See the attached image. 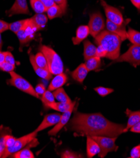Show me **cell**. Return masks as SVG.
Masks as SVG:
<instances>
[{
	"label": "cell",
	"mask_w": 140,
	"mask_h": 158,
	"mask_svg": "<svg viewBox=\"0 0 140 158\" xmlns=\"http://www.w3.org/2000/svg\"><path fill=\"white\" fill-rule=\"evenodd\" d=\"M90 34V29L88 25L80 26L76 30V36L72 39L74 45H78Z\"/></svg>",
	"instance_id": "obj_16"
},
{
	"label": "cell",
	"mask_w": 140,
	"mask_h": 158,
	"mask_svg": "<svg viewBox=\"0 0 140 158\" xmlns=\"http://www.w3.org/2000/svg\"><path fill=\"white\" fill-rule=\"evenodd\" d=\"M4 54H5V62H7L10 63V64L15 66V62H16V61H15L13 54L10 52H8V51L4 52Z\"/></svg>",
	"instance_id": "obj_37"
},
{
	"label": "cell",
	"mask_w": 140,
	"mask_h": 158,
	"mask_svg": "<svg viewBox=\"0 0 140 158\" xmlns=\"http://www.w3.org/2000/svg\"><path fill=\"white\" fill-rule=\"evenodd\" d=\"M40 99L43 105L46 108L49 104L55 102V98L54 97L53 93L49 90H46L41 96Z\"/></svg>",
	"instance_id": "obj_31"
},
{
	"label": "cell",
	"mask_w": 140,
	"mask_h": 158,
	"mask_svg": "<svg viewBox=\"0 0 140 158\" xmlns=\"http://www.w3.org/2000/svg\"><path fill=\"white\" fill-rule=\"evenodd\" d=\"M5 60V54L4 52L2 51V49H0V64H2L3 62H4Z\"/></svg>",
	"instance_id": "obj_46"
},
{
	"label": "cell",
	"mask_w": 140,
	"mask_h": 158,
	"mask_svg": "<svg viewBox=\"0 0 140 158\" xmlns=\"http://www.w3.org/2000/svg\"><path fill=\"white\" fill-rule=\"evenodd\" d=\"M8 134H11V130L8 127L0 126V157H2L5 149V136Z\"/></svg>",
	"instance_id": "obj_25"
},
{
	"label": "cell",
	"mask_w": 140,
	"mask_h": 158,
	"mask_svg": "<svg viewBox=\"0 0 140 158\" xmlns=\"http://www.w3.org/2000/svg\"><path fill=\"white\" fill-rule=\"evenodd\" d=\"M128 39L133 44L140 46V32L137 30L129 28L128 31Z\"/></svg>",
	"instance_id": "obj_29"
},
{
	"label": "cell",
	"mask_w": 140,
	"mask_h": 158,
	"mask_svg": "<svg viewBox=\"0 0 140 158\" xmlns=\"http://www.w3.org/2000/svg\"><path fill=\"white\" fill-rule=\"evenodd\" d=\"M85 64L88 71H94L99 69L101 65V58L97 56L92 57L86 60Z\"/></svg>",
	"instance_id": "obj_26"
},
{
	"label": "cell",
	"mask_w": 140,
	"mask_h": 158,
	"mask_svg": "<svg viewBox=\"0 0 140 158\" xmlns=\"http://www.w3.org/2000/svg\"><path fill=\"white\" fill-rule=\"evenodd\" d=\"M106 56H107V52L104 49V47L101 45H98V47H97V51H96V56L102 58V57H106Z\"/></svg>",
	"instance_id": "obj_39"
},
{
	"label": "cell",
	"mask_w": 140,
	"mask_h": 158,
	"mask_svg": "<svg viewBox=\"0 0 140 158\" xmlns=\"http://www.w3.org/2000/svg\"><path fill=\"white\" fill-rule=\"evenodd\" d=\"M46 12L47 14H48V18L50 20H52L55 18L62 17L63 15L65 13V11L60 6L55 3L54 5L47 9Z\"/></svg>",
	"instance_id": "obj_24"
},
{
	"label": "cell",
	"mask_w": 140,
	"mask_h": 158,
	"mask_svg": "<svg viewBox=\"0 0 140 158\" xmlns=\"http://www.w3.org/2000/svg\"><path fill=\"white\" fill-rule=\"evenodd\" d=\"M68 127L79 135L117 137L124 132L125 126L107 120L100 113L83 114L76 112Z\"/></svg>",
	"instance_id": "obj_1"
},
{
	"label": "cell",
	"mask_w": 140,
	"mask_h": 158,
	"mask_svg": "<svg viewBox=\"0 0 140 158\" xmlns=\"http://www.w3.org/2000/svg\"><path fill=\"white\" fill-rule=\"evenodd\" d=\"M37 133V132L34 131V132H31L28 134H27L20 138L16 139L14 144L11 147L5 149L2 157H8L10 156H11L13 154L23 149L24 147L27 146L33 139L36 138Z\"/></svg>",
	"instance_id": "obj_6"
},
{
	"label": "cell",
	"mask_w": 140,
	"mask_h": 158,
	"mask_svg": "<svg viewBox=\"0 0 140 158\" xmlns=\"http://www.w3.org/2000/svg\"><path fill=\"white\" fill-rule=\"evenodd\" d=\"M129 62L133 67L136 68L140 65V46L133 45L128 51L114 60L113 62Z\"/></svg>",
	"instance_id": "obj_7"
},
{
	"label": "cell",
	"mask_w": 140,
	"mask_h": 158,
	"mask_svg": "<svg viewBox=\"0 0 140 158\" xmlns=\"http://www.w3.org/2000/svg\"><path fill=\"white\" fill-rule=\"evenodd\" d=\"M35 90H36V93H37V94H38L39 97H41L42 94L44 93V92L46 91L45 90V87L44 85L42 84V83L38 84L36 86Z\"/></svg>",
	"instance_id": "obj_40"
},
{
	"label": "cell",
	"mask_w": 140,
	"mask_h": 158,
	"mask_svg": "<svg viewBox=\"0 0 140 158\" xmlns=\"http://www.w3.org/2000/svg\"><path fill=\"white\" fill-rule=\"evenodd\" d=\"M122 42L119 36L108 30H103L95 38V42L98 45L102 46L106 51V57L113 60L120 56Z\"/></svg>",
	"instance_id": "obj_2"
},
{
	"label": "cell",
	"mask_w": 140,
	"mask_h": 158,
	"mask_svg": "<svg viewBox=\"0 0 140 158\" xmlns=\"http://www.w3.org/2000/svg\"><path fill=\"white\" fill-rule=\"evenodd\" d=\"M83 45H84L83 56L85 60L92 57L96 56L97 47H95V45H93L88 40H86L83 42Z\"/></svg>",
	"instance_id": "obj_23"
},
{
	"label": "cell",
	"mask_w": 140,
	"mask_h": 158,
	"mask_svg": "<svg viewBox=\"0 0 140 158\" xmlns=\"http://www.w3.org/2000/svg\"><path fill=\"white\" fill-rule=\"evenodd\" d=\"M100 4L103 6L107 19L116 25H122L124 20L121 11L116 8L108 5L104 0H100Z\"/></svg>",
	"instance_id": "obj_9"
},
{
	"label": "cell",
	"mask_w": 140,
	"mask_h": 158,
	"mask_svg": "<svg viewBox=\"0 0 140 158\" xmlns=\"http://www.w3.org/2000/svg\"><path fill=\"white\" fill-rule=\"evenodd\" d=\"M27 19H25V20H19L17 22H15L13 23H10V28L9 29L12 31L13 33L15 34H17L19 31H20L21 30H22L23 28H24L27 23Z\"/></svg>",
	"instance_id": "obj_30"
},
{
	"label": "cell",
	"mask_w": 140,
	"mask_h": 158,
	"mask_svg": "<svg viewBox=\"0 0 140 158\" xmlns=\"http://www.w3.org/2000/svg\"><path fill=\"white\" fill-rule=\"evenodd\" d=\"M28 25L36 31L45 27L48 22V17L43 13H37L32 18L28 19Z\"/></svg>",
	"instance_id": "obj_13"
},
{
	"label": "cell",
	"mask_w": 140,
	"mask_h": 158,
	"mask_svg": "<svg viewBox=\"0 0 140 158\" xmlns=\"http://www.w3.org/2000/svg\"><path fill=\"white\" fill-rule=\"evenodd\" d=\"M133 5L138 9L139 12H140V0H131Z\"/></svg>",
	"instance_id": "obj_45"
},
{
	"label": "cell",
	"mask_w": 140,
	"mask_h": 158,
	"mask_svg": "<svg viewBox=\"0 0 140 158\" xmlns=\"http://www.w3.org/2000/svg\"><path fill=\"white\" fill-rule=\"evenodd\" d=\"M61 157L62 158H76V157H82L81 155L76 152H74L71 151H65L62 152L61 154Z\"/></svg>",
	"instance_id": "obj_35"
},
{
	"label": "cell",
	"mask_w": 140,
	"mask_h": 158,
	"mask_svg": "<svg viewBox=\"0 0 140 158\" xmlns=\"http://www.w3.org/2000/svg\"><path fill=\"white\" fill-rule=\"evenodd\" d=\"M61 117V115L58 113L51 114L45 115L41 123L38 126L37 128L35 131L39 132L49 127H51L53 125H55L59 122Z\"/></svg>",
	"instance_id": "obj_12"
},
{
	"label": "cell",
	"mask_w": 140,
	"mask_h": 158,
	"mask_svg": "<svg viewBox=\"0 0 140 158\" xmlns=\"http://www.w3.org/2000/svg\"><path fill=\"white\" fill-rule=\"evenodd\" d=\"M94 89L99 94V95H100L102 97L108 95V94L112 93L114 91L113 89L105 88V87H102V86L97 87Z\"/></svg>",
	"instance_id": "obj_33"
},
{
	"label": "cell",
	"mask_w": 140,
	"mask_h": 158,
	"mask_svg": "<svg viewBox=\"0 0 140 158\" xmlns=\"http://www.w3.org/2000/svg\"><path fill=\"white\" fill-rule=\"evenodd\" d=\"M6 14L9 17L17 14L29 15L30 11L28 10L27 0H15L11 8L6 11Z\"/></svg>",
	"instance_id": "obj_11"
},
{
	"label": "cell",
	"mask_w": 140,
	"mask_h": 158,
	"mask_svg": "<svg viewBox=\"0 0 140 158\" xmlns=\"http://www.w3.org/2000/svg\"><path fill=\"white\" fill-rule=\"evenodd\" d=\"M94 139L100 147V152L98 154L99 157H104L108 152L116 151L118 146L116 144V140L117 137L108 136H90Z\"/></svg>",
	"instance_id": "obj_5"
},
{
	"label": "cell",
	"mask_w": 140,
	"mask_h": 158,
	"mask_svg": "<svg viewBox=\"0 0 140 158\" xmlns=\"http://www.w3.org/2000/svg\"><path fill=\"white\" fill-rule=\"evenodd\" d=\"M16 138L13 137L11 134H8L5 136V146L6 148L11 147L15 142Z\"/></svg>",
	"instance_id": "obj_36"
},
{
	"label": "cell",
	"mask_w": 140,
	"mask_h": 158,
	"mask_svg": "<svg viewBox=\"0 0 140 158\" xmlns=\"http://www.w3.org/2000/svg\"><path fill=\"white\" fill-rule=\"evenodd\" d=\"M40 51L45 56L48 62L49 70L53 75H57L63 73L64 66L60 56L51 47L46 45H41Z\"/></svg>",
	"instance_id": "obj_3"
},
{
	"label": "cell",
	"mask_w": 140,
	"mask_h": 158,
	"mask_svg": "<svg viewBox=\"0 0 140 158\" xmlns=\"http://www.w3.org/2000/svg\"><path fill=\"white\" fill-rule=\"evenodd\" d=\"M100 147L97 142L90 136H87V155L91 158L100 152Z\"/></svg>",
	"instance_id": "obj_17"
},
{
	"label": "cell",
	"mask_w": 140,
	"mask_h": 158,
	"mask_svg": "<svg viewBox=\"0 0 140 158\" xmlns=\"http://www.w3.org/2000/svg\"><path fill=\"white\" fill-rule=\"evenodd\" d=\"M129 22H130V20L128 19L126 21H124L122 25H116L111 22V21L107 20V22H106L107 30L117 34L118 36L121 37V40L123 42L125 40L128 39V31L126 30V25Z\"/></svg>",
	"instance_id": "obj_10"
},
{
	"label": "cell",
	"mask_w": 140,
	"mask_h": 158,
	"mask_svg": "<svg viewBox=\"0 0 140 158\" xmlns=\"http://www.w3.org/2000/svg\"><path fill=\"white\" fill-rule=\"evenodd\" d=\"M88 73L85 64H81L71 73V76L74 80L78 83H82Z\"/></svg>",
	"instance_id": "obj_19"
},
{
	"label": "cell",
	"mask_w": 140,
	"mask_h": 158,
	"mask_svg": "<svg viewBox=\"0 0 140 158\" xmlns=\"http://www.w3.org/2000/svg\"><path fill=\"white\" fill-rule=\"evenodd\" d=\"M15 68V66L10 64V63L7 62H4L2 64H0V70H2L4 72L10 73L11 71H13Z\"/></svg>",
	"instance_id": "obj_34"
},
{
	"label": "cell",
	"mask_w": 140,
	"mask_h": 158,
	"mask_svg": "<svg viewBox=\"0 0 140 158\" xmlns=\"http://www.w3.org/2000/svg\"><path fill=\"white\" fill-rule=\"evenodd\" d=\"M37 144H38V140L36 138L34 139L33 144H30V146H28L26 148L22 149L21 150L13 154L11 156L12 157H15V158H34L35 156L32 153V152L30 150V148L34 146H36Z\"/></svg>",
	"instance_id": "obj_22"
},
{
	"label": "cell",
	"mask_w": 140,
	"mask_h": 158,
	"mask_svg": "<svg viewBox=\"0 0 140 158\" xmlns=\"http://www.w3.org/2000/svg\"><path fill=\"white\" fill-rule=\"evenodd\" d=\"M34 58H35V61H36V64L38 66H39L41 68H43L44 69L49 71L48 62H47V59L42 52L40 51L36 55H35Z\"/></svg>",
	"instance_id": "obj_28"
},
{
	"label": "cell",
	"mask_w": 140,
	"mask_h": 158,
	"mask_svg": "<svg viewBox=\"0 0 140 158\" xmlns=\"http://www.w3.org/2000/svg\"><path fill=\"white\" fill-rule=\"evenodd\" d=\"M40 1L47 9L55 4L54 0H40Z\"/></svg>",
	"instance_id": "obj_43"
},
{
	"label": "cell",
	"mask_w": 140,
	"mask_h": 158,
	"mask_svg": "<svg viewBox=\"0 0 140 158\" xmlns=\"http://www.w3.org/2000/svg\"><path fill=\"white\" fill-rule=\"evenodd\" d=\"M10 23L5 22L2 20H0V33H3L4 31L9 30Z\"/></svg>",
	"instance_id": "obj_41"
},
{
	"label": "cell",
	"mask_w": 140,
	"mask_h": 158,
	"mask_svg": "<svg viewBox=\"0 0 140 158\" xmlns=\"http://www.w3.org/2000/svg\"><path fill=\"white\" fill-rule=\"evenodd\" d=\"M53 94L55 99L59 102L70 103L72 102L70 97L63 88H59L53 91Z\"/></svg>",
	"instance_id": "obj_27"
},
{
	"label": "cell",
	"mask_w": 140,
	"mask_h": 158,
	"mask_svg": "<svg viewBox=\"0 0 140 158\" xmlns=\"http://www.w3.org/2000/svg\"><path fill=\"white\" fill-rule=\"evenodd\" d=\"M74 108L70 109L68 111L64 112L63 115H61V117L59 122L55 125L54 127L48 132V134L51 136H54L56 135L59 131L60 130L62 129L64 126L68 123L69 122V120L70 118V117L72 114V112L73 111Z\"/></svg>",
	"instance_id": "obj_14"
},
{
	"label": "cell",
	"mask_w": 140,
	"mask_h": 158,
	"mask_svg": "<svg viewBox=\"0 0 140 158\" xmlns=\"http://www.w3.org/2000/svg\"><path fill=\"white\" fill-rule=\"evenodd\" d=\"M56 4L60 6L65 11H66L67 6V0H54Z\"/></svg>",
	"instance_id": "obj_42"
},
{
	"label": "cell",
	"mask_w": 140,
	"mask_h": 158,
	"mask_svg": "<svg viewBox=\"0 0 140 158\" xmlns=\"http://www.w3.org/2000/svg\"><path fill=\"white\" fill-rule=\"evenodd\" d=\"M131 158H140V144L132 149L130 152Z\"/></svg>",
	"instance_id": "obj_38"
},
{
	"label": "cell",
	"mask_w": 140,
	"mask_h": 158,
	"mask_svg": "<svg viewBox=\"0 0 140 158\" xmlns=\"http://www.w3.org/2000/svg\"><path fill=\"white\" fill-rule=\"evenodd\" d=\"M11 78L7 80V83L15 88H18L22 91L27 93L30 95L36 97L37 98H40L39 96L36 93L35 88L32 86L28 81L24 79L22 76L15 73L14 71L9 73Z\"/></svg>",
	"instance_id": "obj_4"
},
{
	"label": "cell",
	"mask_w": 140,
	"mask_h": 158,
	"mask_svg": "<svg viewBox=\"0 0 140 158\" xmlns=\"http://www.w3.org/2000/svg\"><path fill=\"white\" fill-rule=\"evenodd\" d=\"M76 105V101L72 102L70 103H63V102H54L49 104L47 108H49L56 110L57 112H60L61 113L66 112L70 109L74 108Z\"/></svg>",
	"instance_id": "obj_21"
},
{
	"label": "cell",
	"mask_w": 140,
	"mask_h": 158,
	"mask_svg": "<svg viewBox=\"0 0 140 158\" xmlns=\"http://www.w3.org/2000/svg\"><path fill=\"white\" fill-rule=\"evenodd\" d=\"M3 45V41H2V34L0 33V49H2Z\"/></svg>",
	"instance_id": "obj_47"
},
{
	"label": "cell",
	"mask_w": 140,
	"mask_h": 158,
	"mask_svg": "<svg viewBox=\"0 0 140 158\" xmlns=\"http://www.w3.org/2000/svg\"><path fill=\"white\" fill-rule=\"evenodd\" d=\"M30 5L36 13H43L47 11V8L40 0H30Z\"/></svg>",
	"instance_id": "obj_32"
},
{
	"label": "cell",
	"mask_w": 140,
	"mask_h": 158,
	"mask_svg": "<svg viewBox=\"0 0 140 158\" xmlns=\"http://www.w3.org/2000/svg\"><path fill=\"white\" fill-rule=\"evenodd\" d=\"M126 114L128 117V121L126 127L124 129V132H126L133 125L140 122V111L133 112L129 109H126Z\"/></svg>",
	"instance_id": "obj_20"
},
{
	"label": "cell",
	"mask_w": 140,
	"mask_h": 158,
	"mask_svg": "<svg viewBox=\"0 0 140 158\" xmlns=\"http://www.w3.org/2000/svg\"><path fill=\"white\" fill-rule=\"evenodd\" d=\"M30 61L31 64H32L36 73L40 77L44 79V80H49L50 79H51L53 77V74L50 73L49 71L41 68L36 64V61H35V58H34V55H33L32 54H30Z\"/></svg>",
	"instance_id": "obj_15"
},
{
	"label": "cell",
	"mask_w": 140,
	"mask_h": 158,
	"mask_svg": "<svg viewBox=\"0 0 140 158\" xmlns=\"http://www.w3.org/2000/svg\"><path fill=\"white\" fill-rule=\"evenodd\" d=\"M68 77L65 73H61L55 76L53 79L49 87L48 90L51 91H54V90L61 88L67 81Z\"/></svg>",
	"instance_id": "obj_18"
},
{
	"label": "cell",
	"mask_w": 140,
	"mask_h": 158,
	"mask_svg": "<svg viewBox=\"0 0 140 158\" xmlns=\"http://www.w3.org/2000/svg\"><path fill=\"white\" fill-rule=\"evenodd\" d=\"M90 34L95 38L105 28V22L102 15L99 12L93 13L90 16V21L88 23Z\"/></svg>",
	"instance_id": "obj_8"
},
{
	"label": "cell",
	"mask_w": 140,
	"mask_h": 158,
	"mask_svg": "<svg viewBox=\"0 0 140 158\" xmlns=\"http://www.w3.org/2000/svg\"><path fill=\"white\" fill-rule=\"evenodd\" d=\"M131 132L135 133H140V122L136 123L130 129Z\"/></svg>",
	"instance_id": "obj_44"
}]
</instances>
